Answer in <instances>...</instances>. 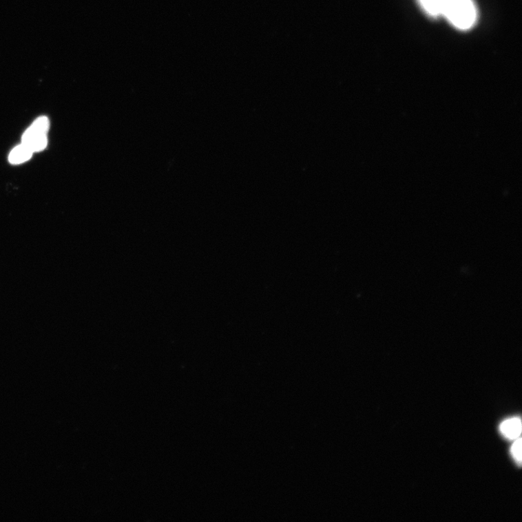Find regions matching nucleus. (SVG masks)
<instances>
[{
    "label": "nucleus",
    "instance_id": "4",
    "mask_svg": "<svg viewBox=\"0 0 522 522\" xmlns=\"http://www.w3.org/2000/svg\"><path fill=\"white\" fill-rule=\"evenodd\" d=\"M426 14L431 18L441 17L442 0H417Z\"/></svg>",
    "mask_w": 522,
    "mask_h": 522
},
{
    "label": "nucleus",
    "instance_id": "2",
    "mask_svg": "<svg viewBox=\"0 0 522 522\" xmlns=\"http://www.w3.org/2000/svg\"><path fill=\"white\" fill-rule=\"evenodd\" d=\"M49 127L50 122L47 117L37 118L23 134L22 144L28 147L33 153L43 150L48 145L47 133Z\"/></svg>",
    "mask_w": 522,
    "mask_h": 522
},
{
    "label": "nucleus",
    "instance_id": "1",
    "mask_svg": "<svg viewBox=\"0 0 522 522\" xmlns=\"http://www.w3.org/2000/svg\"><path fill=\"white\" fill-rule=\"evenodd\" d=\"M441 14L455 28L462 31L471 30L478 17L474 0H442Z\"/></svg>",
    "mask_w": 522,
    "mask_h": 522
},
{
    "label": "nucleus",
    "instance_id": "5",
    "mask_svg": "<svg viewBox=\"0 0 522 522\" xmlns=\"http://www.w3.org/2000/svg\"><path fill=\"white\" fill-rule=\"evenodd\" d=\"M34 153L27 146L21 144L11 151L9 160L12 164H19L29 160Z\"/></svg>",
    "mask_w": 522,
    "mask_h": 522
},
{
    "label": "nucleus",
    "instance_id": "6",
    "mask_svg": "<svg viewBox=\"0 0 522 522\" xmlns=\"http://www.w3.org/2000/svg\"><path fill=\"white\" fill-rule=\"evenodd\" d=\"M521 439L517 438L512 447V455L519 464L521 463Z\"/></svg>",
    "mask_w": 522,
    "mask_h": 522
},
{
    "label": "nucleus",
    "instance_id": "3",
    "mask_svg": "<svg viewBox=\"0 0 522 522\" xmlns=\"http://www.w3.org/2000/svg\"><path fill=\"white\" fill-rule=\"evenodd\" d=\"M521 421L517 418L505 420L500 426L501 433L508 439L519 438L521 435Z\"/></svg>",
    "mask_w": 522,
    "mask_h": 522
}]
</instances>
